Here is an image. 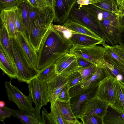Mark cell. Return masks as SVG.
<instances>
[{"mask_svg":"<svg viewBox=\"0 0 124 124\" xmlns=\"http://www.w3.org/2000/svg\"><path fill=\"white\" fill-rule=\"evenodd\" d=\"M72 46L51 25L37 52V69L40 70L54 63L62 55L70 53Z\"/></svg>","mask_w":124,"mask_h":124,"instance_id":"6da1fadb","label":"cell"},{"mask_svg":"<svg viewBox=\"0 0 124 124\" xmlns=\"http://www.w3.org/2000/svg\"><path fill=\"white\" fill-rule=\"evenodd\" d=\"M54 11L51 7L42 9L32 23L29 40L37 52L54 21Z\"/></svg>","mask_w":124,"mask_h":124,"instance_id":"7a4b0ae2","label":"cell"},{"mask_svg":"<svg viewBox=\"0 0 124 124\" xmlns=\"http://www.w3.org/2000/svg\"><path fill=\"white\" fill-rule=\"evenodd\" d=\"M10 38L12 53L17 70L19 82L28 84L38 76L40 70L34 68L25 57L16 38Z\"/></svg>","mask_w":124,"mask_h":124,"instance_id":"3957f363","label":"cell"},{"mask_svg":"<svg viewBox=\"0 0 124 124\" xmlns=\"http://www.w3.org/2000/svg\"><path fill=\"white\" fill-rule=\"evenodd\" d=\"M68 20L78 23L89 29L108 43L107 38L99 21L93 17L82 5L76 3L70 11Z\"/></svg>","mask_w":124,"mask_h":124,"instance_id":"277c9868","label":"cell"},{"mask_svg":"<svg viewBox=\"0 0 124 124\" xmlns=\"http://www.w3.org/2000/svg\"><path fill=\"white\" fill-rule=\"evenodd\" d=\"M70 53L76 57L84 59L99 67H105L104 55L105 53L103 46L96 45L87 46H73Z\"/></svg>","mask_w":124,"mask_h":124,"instance_id":"5b68a950","label":"cell"},{"mask_svg":"<svg viewBox=\"0 0 124 124\" xmlns=\"http://www.w3.org/2000/svg\"><path fill=\"white\" fill-rule=\"evenodd\" d=\"M28 88L30 95L35 107L41 108L49 102L47 82L40 80L37 77L28 84Z\"/></svg>","mask_w":124,"mask_h":124,"instance_id":"8992f818","label":"cell"},{"mask_svg":"<svg viewBox=\"0 0 124 124\" xmlns=\"http://www.w3.org/2000/svg\"><path fill=\"white\" fill-rule=\"evenodd\" d=\"M11 80L5 82L6 92L8 99L15 103L20 110L34 111L35 108L32 106L33 101L31 96H26L16 87L12 84Z\"/></svg>","mask_w":124,"mask_h":124,"instance_id":"52a82bcc","label":"cell"},{"mask_svg":"<svg viewBox=\"0 0 124 124\" xmlns=\"http://www.w3.org/2000/svg\"><path fill=\"white\" fill-rule=\"evenodd\" d=\"M109 76H110L106 67H100L89 79L70 89L69 93L70 97L79 93L83 91L98 86L101 81Z\"/></svg>","mask_w":124,"mask_h":124,"instance_id":"ba28073f","label":"cell"},{"mask_svg":"<svg viewBox=\"0 0 124 124\" xmlns=\"http://www.w3.org/2000/svg\"><path fill=\"white\" fill-rule=\"evenodd\" d=\"M98 86L89 88L71 97L70 102L73 112L77 118L82 116L84 104L89 99L96 96Z\"/></svg>","mask_w":124,"mask_h":124,"instance_id":"9c48e42d","label":"cell"},{"mask_svg":"<svg viewBox=\"0 0 124 124\" xmlns=\"http://www.w3.org/2000/svg\"><path fill=\"white\" fill-rule=\"evenodd\" d=\"M54 64L56 74L66 77L79 69L76 56L70 53L62 55Z\"/></svg>","mask_w":124,"mask_h":124,"instance_id":"30bf717a","label":"cell"},{"mask_svg":"<svg viewBox=\"0 0 124 124\" xmlns=\"http://www.w3.org/2000/svg\"><path fill=\"white\" fill-rule=\"evenodd\" d=\"M77 0H55L54 22L63 25L68 20L72 7Z\"/></svg>","mask_w":124,"mask_h":124,"instance_id":"8fae6325","label":"cell"},{"mask_svg":"<svg viewBox=\"0 0 124 124\" xmlns=\"http://www.w3.org/2000/svg\"><path fill=\"white\" fill-rule=\"evenodd\" d=\"M109 104L96 96L89 99L84 104L82 109V116L91 115L103 118L105 115Z\"/></svg>","mask_w":124,"mask_h":124,"instance_id":"7c38bea8","label":"cell"},{"mask_svg":"<svg viewBox=\"0 0 124 124\" xmlns=\"http://www.w3.org/2000/svg\"><path fill=\"white\" fill-rule=\"evenodd\" d=\"M115 79L109 76L99 83L96 97L111 105L113 103L115 98L114 84Z\"/></svg>","mask_w":124,"mask_h":124,"instance_id":"4fadbf2b","label":"cell"},{"mask_svg":"<svg viewBox=\"0 0 124 124\" xmlns=\"http://www.w3.org/2000/svg\"><path fill=\"white\" fill-rule=\"evenodd\" d=\"M16 38L28 61L34 68L37 69V52L26 35L24 33L17 32Z\"/></svg>","mask_w":124,"mask_h":124,"instance_id":"5bb4252c","label":"cell"},{"mask_svg":"<svg viewBox=\"0 0 124 124\" xmlns=\"http://www.w3.org/2000/svg\"><path fill=\"white\" fill-rule=\"evenodd\" d=\"M11 115L18 118L24 124H42L40 111L41 108L35 107L34 111L18 110L6 106Z\"/></svg>","mask_w":124,"mask_h":124,"instance_id":"9a60e30c","label":"cell"},{"mask_svg":"<svg viewBox=\"0 0 124 124\" xmlns=\"http://www.w3.org/2000/svg\"><path fill=\"white\" fill-rule=\"evenodd\" d=\"M16 6L3 9L1 10V23L6 29L10 38H16L17 32L15 20Z\"/></svg>","mask_w":124,"mask_h":124,"instance_id":"2e32d148","label":"cell"},{"mask_svg":"<svg viewBox=\"0 0 124 124\" xmlns=\"http://www.w3.org/2000/svg\"><path fill=\"white\" fill-rule=\"evenodd\" d=\"M106 67L110 76L124 85V65L109 56L105 53L104 55Z\"/></svg>","mask_w":124,"mask_h":124,"instance_id":"e0dca14e","label":"cell"},{"mask_svg":"<svg viewBox=\"0 0 124 124\" xmlns=\"http://www.w3.org/2000/svg\"><path fill=\"white\" fill-rule=\"evenodd\" d=\"M67 77L57 75L50 81L47 82L49 102H54L60 92L67 84Z\"/></svg>","mask_w":124,"mask_h":124,"instance_id":"ac0fdd59","label":"cell"},{"mask_svg":"<svg viewBox=\"0 0 124 124\" xmlns=\"http://www.w3.org/2000/svg\"><path fill=\"white\" fill-rule=\"evenodd\" d=\"M69 40L73 46H90L98 44L102 45L105 42L102 39H96L73 31Z\"/></svg>","mask_w":124,"mask_h":124,"instance_id":"d6986e66","label":"cell"},{"mask_svg":"<svg viewBox=\"0 0 124 124\" xmlns=\"http://www.w3.org/2000/svg\"><path fill=\"white\" fill-rule=\"evenodd\" d=\"M0 68L3 73L11 79L17 78V70L16 64L9 58L0 45Z\"/></svg>","mask_w":124,"mask_h":124,"instance_id":"ffe728a7","label":"cell"},{"mask_svg":"<svg viewBox=\"0 0 124 124\" xmlns=\"http://www.w3.org/2000/svg\"><path fill=\"white\" fill-rule=\"evenodd\" d=\"M54 102L60 112L67 124H82L78 121L75 116L70 101L65 102L55 101Z\"/></svg>","mask_w":124,"mask_h":124,"instance_id":"44dd1931","label":"cell"},{"mask_svg":"<svg viewBox=\"0 0 124 124\" xmlns=\"http://www.w3.org/2000/svg\"><path fill=\"white\" fill-rule=\"evenodd\" d=\"M114 88V101L110 105L117 110L124 113V85L115 79Z\"/></svg>","mask_w":124,"mask_h":124,"instance_id":"7402d4cb","label":"cell"},{"mask_svg":"<svg viewBox=\"0 0 124 124\" xmlns=\"http://www.w3.org/2000/svg\"><path fill=\"white\" fill-rule=\"evenodd\" d=\"M102 119L103 124H124V113L109 105Z\"/></svg>","mask_w":124,"mask_h":124,"instance_id":"603a6c76","label":"cell"},{"mask_svg":"<svg viewBox=\"0 0 124 124\" xmlns=\"http://www.w3.org/2000/svg\"><path fill=\"white\" fill-rule=\"evenodd\" d=\"M86 10L95 19L98 21L117 17V14L113 13L102 10L92 4L82 5Z\"/></svg>","mask_w":124,"mask_h":124,"instance_id":"cb8c5ba5","label":"cell"},{"mask_svg":"<svg viewBox=\"0 0 124 124\" xmlns=\"http://www.w3.org/2000/svg\"><path fill=\"white\" fill-rule=\"evenodd\" d=\"M0 30V45L3 48L9 58L15 63L13 57L10 37L5 26L1 23Z\"/></svg>","mask_w":124,"mask_h":124,"instance_id":"d4e9b609","label":"cell"},{"mask_svg":"<svg viewBox=\"0 0 124 124\" xmlns=\"http://www.w3.org/2000/svg\"><path fill=\"white\" fill-rule=\"evenodd\" d=\"M102 45L104 48L105 53L124 65V48L117 44L113 46L104 43Z\"/></svg>","mask_w":124,"mask_h":124,"instance_id":"484cf974","label":"cell"},{"mask_svg":"<svg viewBox=\"0 0 124 124\" xmlns=\"http://www.w3.org/2000/svg\"><path fill=\"white\" fill-rule=\"evenodd\" d=\"M63 25L74 31L87 35L96 39H102L86 27L71 20H68Z\"/></svg>","mask_w":124,"mask_h":124,"instance_id":"4316f807","label":"cell"},{"mask_svg":"<svg viewBox=\"0 0 124 124\" xmlns=\"http://www.w3.org/2000/svg\"><path fill=\"white\" fill-rule=\"evenodd\" d=\"M103 10L113 13L118 12V5L114 0H94L92 4Z\"/></svg>","mask_w":124,"mask_h":124,"instance_id":"83f0119b","label":"cell"},{"mask_svg":"<svg viewBox=\"0 0 124 124\" xmlns=\"http://www.w3.org/2000/svg\"><path fill=\"white\" fill-rule=\"evenodd\" d=\"M30 4L25 0H20L17 6L20 9L24 25L26 36L29 39L30 33V23L29 15Z\"/></svg>","mask_w":124,"mask_h":124,"instance_id":"f1b7e54d","label":"cell"},{"mask_svg":"<svg viewBox=\"0 0 124 124\" xmlns=\"http://www.w3.org/2000/svg\"><path fill=\"white\" fill-rule=\"evenodd\" d=\"M57 75L54 63L40 70L37 78L40 80L47 82L51 80Z\"/></svg>","mask_w":124,"mask_h":124,"instance_id":"f546056e","label":"cell"},{"mask_svg":"<svg viewBox=\"0 0 124 124\" xmlns=\"http://www.w3.org/2000/svg\"><path fill=\"white\" fill-rule=\"evenodd\" d=\"M51 104L49 116L54 124H67L61 113L54 102Z\"/></svg>","mask_w":124,"mask_h":124,"instance_id":"4dcf8cb0","label":"cell"},{"mask_svg":"<svg viewBox=\"0 0 124 124\" xmlns=\"http://www.w3.org/2000/svg\"><path fill=\"white\" fill-rule=\"evenodd\" d=\"M100 67L93 64L88 67L78 69L77 71L79 72L81 76L82 83L85 82L90 78Z\"/></svg>","mask_w":124,"mask_h":124,"instance_id":"1f68e13d","label":"cell"},{"mask_svg":"<svg viewBox=\"0 0 124 124\" xmlns=\"http://www.w3.org/2000/svg\"><path fill=\"white\" fill-rule=\"evenodd\" d=\"M15 20L17 32L24 33L26 35L25 29L21 10L17 6L15 7Z\"/></svg>","mask_w":124,"mask_h":124,"instance_id":"d6a6232c","label":"cell"},{"mask_svg":"<svg viewBox=\"0 0 124 124\" xmlns=\"http://www.w3.org/2000/svg\"><path fill=\"white\" fill-rule=\"evenodd\" d=\"M67 77V85L70 89L82 82L81 76L79 72L77 71L73 72Z\"/></svg>","mask_w":124,"mask_h":124,"instance_id":"836d02e7","label":"cell"},{"mask_svg":"<svg viewBox=\"0 0 124 124\" xmlns=\"http://www.w3.org/2000/svg\"><path fill=\"white\" fill-rule=\"evenodd\" d=\"M84 124H103L102 118L91 115H84L80 117Z\"/></svg>","mask_w":124,"mask_h":124,"instance_id":"e575fe53","label":"cell"},{"mask_svg":"<svg viewBox=\"0 0 124 124\" xmlns=\"http://www.w3.org/2000/svg\"><path fill=\"white\" fill-rule=\"evenodd\" d=\"M52 25L53 28L63 38L69 40L71 36L72 31V30L63 25L53 24V23Z\"/></svg>","mask_w":124,"mask_h":124,"instance_id":"d590c367","label":"cell"},{"mask_svg":"<svg viewBox=\"0 0 124 124\" xmlns=\"http://www.w3.org/2000/svg\"><path fill=\"white\" fill-rule=\"evenodd\" d=\"M70 89L67 84L62 88L59 94L56 101L65 102L69 101L71 98L69 93Z\"/></svg>","mask_w":124,"mask_h":124,"instance_id":"8d00e7d4","label":"cell"},{"mask_svg":"<svg viewBox=\"0 0 124 124\" xmlns=\"http://www.w3.org/2000/svg\"><path fill=\"white\" fill-rule=\"evenodd\" d=\"M42 9L33 7L30 5L29 15L30 23V33L31 25L33 20L35 17L40 12Z\"/></svg>","mask_w":124,"mask_h":124,"instance_id":"74e56055","label":"cell"},{"mask_svg":"<svg viewBox=\"0 0 124 124\" xmlns=\"http://www.w3.org/2000/svg\"><path fill=\"white\" fill-rule=\"evenodd\" d=\"M32 6L42 9L49 6L44 0H25Z\"/></svg>","mask_w":124,"mask_h":124,"instance_id":"f35d334b","label":"cell"},{"mask_svg":"<svg viewBox=\"0 0 124 124\" xmlns=\"http://www.w3.org/2000/svg\"><path fill=\"white\" fill-rule=\"evenodd\" d=\"M21 0H0V10L4 8L16 6Z\"/></svg>","mask_w":124,"mask_h":124,"instance_id":"ab89813d","label":"cell"},{"mask_svg":"<svg viewBox=\"0 0 124 124\" xmlns=\"http://www.w3.org/2000/svg\"><path fill=\"white\" fill-rule=\"evenodd\" d=\"M42 124H54L49 115V113L43 107L42 109L41 115Z\"/></svg>","mask_w":124,"mask_h":124,"instance_id":"60d3db41","label":"cell"},{"mask_svg":"<svg viewBox=\"0 0 124 124\" xmlns=\"http://www.w3.org/2000/svg\"><path fill=\"white\" fill-rule=\"evenodd\" d=\"M11 115L5 106L3 108L0 107V121L4 123V120L6 118H10Z\"/></svg>","mask_w":124,"mask_h":124,"instance_id":"b9f144b4","label":"cell"},{"mask_svg":"<svg viewBox=\"0 0 124 124\" xmlns=\"http://www.w3.org/2000/svg\"><path fill=\"white\" fill-rule=\"evenodd\" d=\"M118 44L124 48V26L120 25L119 29Z\"/></svg>","mask_w":124,"mask_h":124,"instance_id":"7bdbcfd3","label":"cell"},{"mask_svg":"<svg viewBox=\"0 0 124 124\" xmlns=\"http://www.w3.org/2000/svg\"><path fill=\"white\" fill-rule=\"evenodd\" d=\"M76 59L79 69L88 67L94 64L84 59L79 57H76Z\"/></svg>","mask_w":124,"mask_h":124,"instance_id":"ee69618b","label":"cell"},{"mask_svg":"<svg viewBox=\"0 0 124 124\" xmlns=\"http://www.w3.org/2000/svg\"><path fill=\"white\" fill-rule=\"evenodd\" d=\"M93 1L92 0H77V2L81 5H86L91 4Z\"/></svg>","mask_w":124,"mask_h":124,"instance_id":"f6af8a7d","label":"cell"},{"mask_svg":"<svg viewBox=\"0 0 124 124\" xmlns=\"http://www.w3.org/2000/svg\"><path fill=\"white\" fill-rule=\"evenodd\" d=\"M46 3H47L48 5L50 7H52L54 9L55 3V0H44Z\"/></svg>","mask_w":124,"mask_h":124,"instance_id":"bcb514c9","label":"cell"},{"mask_svg":"<svg viewBox=\"0 0 124 124\" xmlns=\"http://www.w3.org/2000/svg\"><path fill=\"white\" fill-rule=\"evenodd\" d=\"M5 102L2 101H0V107L3 108L5 106Z\"/></svg>","mask_w":124,"mask_h":124,"instance_id":"7dc6e473","label":"cell"},{"mask_svg":"<svg viewBox=\"0 0 124 124\" xmlns=\"http://www.w3.org/2000/svg\"><path fill=\"white\" fill-rule=\"evenodd\" d=\"M117 14L119 16H124V7L122 11L118 13Z\"/></svg>","mask_w":124,"mask_h":124,"instance_id":"c3c4849f","label":"cell"},{"mask_svg":"<svg viewBox=\"0 0 124 124\" xmlns=\"http://www.w3.org/2000/svg\"></svg>","mask_w":124,"mask_h":124,"instance_id":"681fc988","label":"cell"}]
</instances>
